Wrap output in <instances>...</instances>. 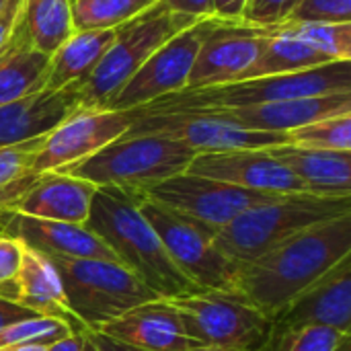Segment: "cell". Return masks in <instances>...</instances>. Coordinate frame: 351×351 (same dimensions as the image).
Returning a JSON list of instances; mask_svg holds the SVG:
<instances>
[{
	"instance_id": "cell-5",
	"label": "cell",
	"mask_w": 351,
	"mask_h": 351,
	"mask_svg": "<svg viewBox=\"0 0 351 351\" xmlns=\"http://www.w3.org/2000/svg\"><path fill=\"white\" fill-rule=\"evenodd\" d=\"M195 154L197 152L187 144L173 138L156 134H123L62 173L84 179L97 187L111 185L140 191L187 171Z\"/></svg>"
},
{
	"instance_id": "cell-33",
	"label": "cell",
	"mask_w": 351,
	"mask_h": 351,
	"mask_svg": "<svg viewBox=\"0 0 351 351\" xmlns=\"http://www.w3.org/2000/svg\"><path fill=\"white\" fill-rule=\"evenodd\" d=\"M300 0H247L243 23L257 27H278L288 21Z\"/></svg>"
},
{
	"instance_id": "cell-7",
	"label": "cell",
	"mask_w": 351,
	"mask_h": 351,
	"mask_svg": "<svg viewBox=\"0 0 351 351\" xmlns=\"http://www.w3.org/2000/svg\"><path fill=\"white\" fill-rule=\"evenodd\" d=\"M193 23H197V19L179 14L158 2L146 12L115 27L109 49L78 88L82 107L107 109L113 97L148 62V58Z\"/></svg>"
},
{
	"instance_id": "cell-16",
	"label": "cell",
	"mask_w": 351,
	"mask_h": 351,
	"mask_svg": "<svg viewBox=\"0 0 351 351\" xmlns=\"http://www.w3.org/2000/svg\"><path fill=\"white\" fill-rule=\"evenodd\" d=\"M206 23L208 19H202L171 37L165 45H160L148 58V62L123 84V88L113 97L107 109L132 111L160 97L183 90L187 86L189 72L204 39Z\"/></svg>"
},
{
	"instance_id": "cell-26",
	"label": "cell",
	"mask_w": 351,
	"mask_h": 351,
	"mask_svg": "<svg viewBox=\"0 0 351 351\" xmlns=\"http://www.w3.org/2000/svg\"><path fill=\"white\" fill-rule=\"evenodd\" d=\"M16 31L33 49L51 56L74 33L72 2L21 0Z\"/></svg>"
},
{
	"instance_id": "cell-9",
	"label": "cell",
	"mask_w": 351,
	"mask_h": 351,
	"mask_svg": "<svg viewBox=\"0 0 351 351\" xmlns=\"http://www.w3.org/2000/svg\"><path fill=\"white\" fill-rule=\"evenodd\" d=\"M138 206L142 216L156 230L175 267L197 290L234 292L241 265L220 253L214 243V228L144 197H140Z\"/></svg>"
},
{
	"instance_id": "cell-28",
	"label": "cell",
	"mask_w": 351,
	"mask_h": 351,
	"mask_svg": "<svg viewBox=\"0 0 351 351\" xmlns=\"http://www.w3.org/2000/svg\"><path fill=\"white\" fill-rule=\"evenodd\" d=\"M74 31L115 29L160 0H70Z\"/></svg>"
},
{
	"instance_id": "cell-10",
	"label": "cell",
	"mask_w": 351,
	"mask_h": 351,
	"mask_svg": "<svg viewBox=\"0 0 351 351\" xmlns=\"http://www.w3.org/2000/svg\"><path fill=\"white\" fill-rule=\"evenodd\" d=\"M125 134H156L179 140L191 150L226 152V150H263L288 144V134L257 132L243 128L212 111H175V113H136Z\"/></svg>"
},
{
	"instance_id": "cell-23",
	"label": "cell",
	"mask_w": 351,
	"mask_h": 351,
	"mask_svg": "<svg viewBox=\"0 0 351 351\" xmlns=\"http://www.w3.org/2000/svg\"><path fill=\"white\" fill-rule=\"evenodd\" d=\"M14 300L39 317L64 319L70 325H74L78 331H82V327L74 321L66 304L62 280L56 267L47 257L31 249H27L23 255L21 271L14 284Z\"/></svg>"
},
{
	"instance_id": "cell-27",
	"label": "cell",
	"mask_w": 351,
	"mask_h": 351,
	"mask_svg": "<svg viewBox=\"0 0 351 351\" xmlns=\"http://www.w3.org/2000/svg\"><path fill=\"white\" fill-rule=\"evenodd\" d=\"M325 64H331V60L325 53L317 51L315 47L304 43L302 39L288 33L282 25H278L276 33L271 35L269 43L263 47L259 58L237 80L263 78V76H284V74L313 70V68H319Z\"/></svg>"
},
{
	"instance_id": "cell-18",
	"label": "cell",
	"mask_w": 351,
	"mask_h": 351,
	"mask_svg": "<svg viewBox=\"0 0 351 351\" xmlns=\"http://www.w3.org/2000/svg\"><path fill=\"white\" fill-rule=\"evenodd\" d=\"M0 234L21 241L27 249L43 257L117 261L113 251L86 224L41 220L21 214H0Z\"/></svg>"
},
{
	"instance_id": "cell-37",
	"label": "cell",
	"mask_w": 351,
	"mask_h": 351,
	"mask_svg": "<svg viewBox=\"0 0 351 351\" xmlns=\"http://www.w3.org/2000/svg\"><path fill=\"white\" fill-rule=\"evenodd\" d=\"M171 10L191 16V19H212L214 16V2L212 0H160Z\"/></svg>"
},
{
	"instance_id": "cell-35",
	"label": "cell",
	"mask_w": 351,
	"mask_h": 351,
	"mask_svg": "<svg viewBox=\"0 0 351 351\" xmlns=\"http://www.w3.org/2000/svg\"><path fill=\"white\" fill-rule=\"evenodd\" d=\"M351 333H341L331 327H304L290 339L286 351H335L341 339Z\"/></svg>"
},
{
	"instance_id": "cell-21",
	"label": "cell",
	"mask_w": 351,
	"mask_h": 351,
	"mask_svg": "<svg viewBox=\"0 0 351 351\" xmlns=\"http://www.w3.org/2000/svg\"><path fill=\"white\" fill-rule=\"evenodd\" d=\"M243 128L257 132L288 134L292 130L304 128L308 123L351 113V95H325V97H300L271 101L241 109L212 111Z\"/></svg>"
},
{
	"instance_id": "cell-41",
	"label": "cell",
	"mask_w": 351,
	"mask_h": 351,
	"mask_svg": "<svg viewBox=\"0 0 351 351\" xmlns=\"http://www.w3.org/2000/svg\"><path fill=\"white\" fill-rule=\"evenodd\" d=\"M214 2V19L220 21H241L247 0H212Z\"/></svg>"
},
{
	"instance_id": "cell-17",
	"label": "cell",
	"mask_w": 351,
	"mask_h": 351,
	"mask_svg": "<svg viewBox=\"0 0 351 351\" xmlns=\"http://www.w3.org/2000/svg\"><path fill=\"white\" fill-rule=\"evenodd\" d=\"M187 171L261 193H311L306 185L269 152V148L199 152L193 156Z\"/></svg>"
},
{
	"instance_id": "cell-20",
	"label": "cell",
	"mask_w": 351,
	"mask_h": 351,
	"mask_svg": "<svg viewBox=\"0 0 351 351\" xmlns=\"http://www.w3.org/2000/svg\"><path fill=\"white\" fill-rule=\"evenodd\" d=\"M97 331L142 351H191L199 348L185 335L173 304L162 298L140 304Z\"/></svg>"
},
{
	"instance_id": "cell-32",
	"label": "cell",
	"mask_w": 351,
	"mask_h": 351,
	"mask_svg": "<svg viewBox=\"0 0 351 351\" xmlns=\"http://www.w3.org/2000/svg\"><path fill=\"white\" fill-rule=\"evenodd\" d=\"M286 23H351V0H300Z\"/></svg>"
},
{
	"instance_id": "cell-34",
	"label": "cell",
	"mask_w": 351,
	"mask_h": 351,
	"mask_svg": "<svg viewBox=\"0 0 351 351\" xmlns=\"http://www.w3.org/2000/svg\"><path fill=\"white\" fill-rule=\"evenodd\" d=\"M27 247L6 234H0V294L14 300V284L21 271Z\"/></svg>"
},
{
	"instance_id": "cell-19",
	"label": "cell",
	"mask_w": 351,
	"mask_h": 351,
	"mask_svg": "<svg viewBox=\"0 0 351 351\" xmlns=\"http://www.w3.org/2000/svg\"><path fill=\"white\" fill-rule=\"evenodd\" d=\"M82 109L78 86L43 88L0 107V148L25 144L49 134L68 115Z\"/></svg>"
},
{
	"instance_id": "cell-44",
	"label": "cell",
	"mask_w": 351,
	"mask_h": 351,
	"mask_svg": "<svg viewBox=\"0 0 351 351\" xmlns=\"http://www.w3.org/2000/svg\"><path fill=\"white\" fill-rule=\"evenodd\" d=\"M335 351H351V335H346V337L341 339V343L337 346V350Z\"/></svg>"
},
{
	"instance_id": "cell-4",
	"label": "cell",
	"mask_w": 351,
	"mask_h": 351,
	"mask_svg": "<svg viewBox=\"0 0 351 351\" xmlns=\"http://www.w3.org/2000/svg\"><path fill=\"white\" fill-rule=\"evenodd\" d=\"M351 214L350 197L286 193L257 204L216 230L214 243L230 261L245 265L286 239L327 220Z\"/></svg>"
},
{
	"instance_id": "cell-3",
	"label": "cell",
	"mask_w": 351,
	"mask_h": 351,
	"mask_svg": "<svg viewBox=\"0 0 351 351\" xmlns=\"http://www.w3.org/2000/svg\"><path fill=\"white\" fill-rule=\"evenodd\" d=\"M351 95V62H331L313 70L263 76L249 80H234L204 88H183L173 95L160 97L136 113H175V111H226L241 109L271 101Z\"/></svg>"
},
{
	"instance_id": "cell-46",
	"label": "cell",
	"mask_w": 351,
	"mask_h": 351,
	"mask_svg": "<svg viewBox=\"0 0 351 351\" xmlns=\"http://www.w3.org/2000/svg\"><path fill=\"white\" fill-rule=\"evenodd\" d=\"M4 2H6V0H0V8H2V4H4Z\"/></svg>"
},
{
	"instance_id": "cell-11",
	"label": "cell",
	"mask_w": 351,
	"mask_h": 351,
	"mask_svg": "<svg viewBox=\"0 0 351 351\" xmlns=\"http://www.w3.org/2000/svg\"><path fill=\"white\" fill-rule=\"evenodd\" d=\"M136 193L144 199L167 206L195 222H202L214 230H220L249 208L263 204L276 195H282L243 189L230 183L193 175L189 171L173 175L160 183L148 185Z\"/></svg>"
},
{
	"instance_id": "cell-12",
	"label": "cell",
	"mask_w": 351,
	"mask_h": 351,
	"mask_svg": "<svg viewBox=\"0 0 351 351\" xmlns=\"http://www.w3.org/2000/svg\"><path fill=\"white\" fill-rule=\"evenodd\" d=\"M132 121V111L82 107L39 140L25 175L62 173L121 138Z\"/></svg>"
},
{
	"instance_id": "cell-43",
	"label": "cell",
	"mask_w": 351,
	"mask_h": 351,
	"mask_svg": "<svg viewBox=\"0 0 351 351\" xmlns=\"http://www.w3.org/2000/svg\"><path fill=\"white\" fill-rule=\"evenodd\" d=\"M47 346H23V348H6L0 351H45Z\"/></svg>"
},
{
	"instance_id": "cell-14",
	"label": "cell",
	"mask_w": 351,
	"mask_h": 351,
	"mask_svg": "<svg viewBox=\"0 0 351 351\" xmlns=\"http://www.w3.org/2000/svg\"><path fill=\"white\" fill-rule=\"evenodd\" d=\"M274 33L276 27L208 19L185 88H204L237 80L259 58Z\"/></svg>"
},
{
	"instance_id": "cell-6",
	"label": "cell",
	"mask_w": 351,
	"mask_h": 351,
	"mask_svg": "<svg viewBox=\"0 0 351 351\" xmlns=\"http://www.w3.org/2000/svg\"><path fill=\"white\" fill-rule=\"evenodd\" d=\"M56 267L66 304L82 329H101L128 311L158 296L125 265L109 259L47 257Z\"/></svg>"
},
{
	"instance_id": "cell-15",
	"label": "cell",
	"mask_w": 351,
	"mask_h": 351,
	"mask_svg": "<svg viewBox=\"0 0 351 351\" xmlns=\"http://www.w3.org/2000/svg\"><path fill=\"white\" fill-rule=\"evenodd\" d=\"M95 191L97 185L66 173L21 175L0 187V214L86 224Z\"/></svg>"
},
{
	"instance_id": "cell-39",
	"label": "cell",
	"mask_w": 351,
	"mask_h": 351,
	"mask_svg": "<svg viewBox=\"0 0 351 351\" xmlns=\"http://www.w3.org/2000/svg\"><path fill=\"white\" fill-rule=\"evenodd\" d=\"M21 12V0H6L0 8V51L6 47Z\"/></svg>"
},
{
	"instance_id": "cell-1",
	"label": "cell",
	"mask_w": 351,
	"mask_h": 351,
	"mask_svg": "<svg viewBox=\"0 0 351 351\" xmlns=\"http://www.w3.org/2000/svg\"><path fill=\"white\" fill-rule=\"evenodd\" d=\"M346 255H351V214L315 224L241 265L234 292L274 319Z\"/></svg>"
},
{
	"instance_id": "cell-8",
	"label": "cell",
	"mask_w": 351,
	"mask_h": 351,
	"mask_svg": "<svg viewBox=\"0 0 351 351\" xmlns=\"http://www.w3.org/2000/svg\"><path fill=\"white\" fill-rule=\"evenodd\" d=\"M185 335L199 348L261 351L271 331V319L228 290H197L169 300Z\"/></svg>"
},
{
	"instance_id": "cell-36",
	"label": "cell",
	"mask_w": 351,
	"mask_h": 351,
	"mask_svg": "<svg viewBox=\"0 0 351 351\" xmlns=\"http://www.w3.org/2000/svg\"><path fill=\"white\" fill-rule=\"evenodd\" d=\"M39 140L41 138L25 142V144H16V146L0 148V187L8 185L10 181L27 173L29 162L39 146Z\"/></svg>"
},
{
	"instance_id": "cell-25",
	"label": "cell",
	"mask_w": 351,
	"mask_h": 351,
	"mask_svg": "<svg viewBox=\"0 0 351 351\" xmlns=\"http://www.w3.org/2000/svg\"><path fill=\"white\" fill-rule=\"evenodd\" d=\"M49 56L33 49L21 33L12 31L0 51V107L45 88Z\"/></svg>"
},
{
	"instance_id": "cell-13",
	"label": "cell",
	"mask_w": 351,
	"mask_h": 351,
	"mask_svg": "<svg viewBox=\"0 0 351 351\" xmlns=\"http://www.w3.org/2000/svg\"><path fill=\"white\" fill-rule=\"evenodd\" d=\"M315 325L351 333V255L335 263L271 319L269 339L261 351H286L294 333Z\"/></svg>"
},
{
	"instance_id": "cell-22",
	"label": "cell",
	"mask_w": 351,
	"mask_h": 351,
	"mask_svg": "<svg viewBox=\"0 0 351 351\" xmlns=\"http://www.w3.org/2000/svg\"><path fill=\"white\" fill-rule=\"evenodd\" d=\"M269 152L288 167L311 193L329 197L351 195V152L302 148L294 144L274 146Z\"/></svg>"
},
{
	"instance_id": "cell-31",
	"label": "cell",
	"mask_w": 351,
	"mask_h": 351,
	"mask_svg": "<svg viewBox=\"0 0 351 351\" xmlns=\"http://www.w3.org/2000/svg\"><path fill=\"white\" fill-rule=\"evenodd\" d=\"M288 144L319 150L351 152V113L327 117L288 132Z\"/></svg>"
},
{
	"instance_id": "cell-45",
	"label": "cell",
	"mask_w": 351,
	"mask_h": 351,
	"mask_svg": "<svg viewBox=\"0 0 351 351\" xmlns=\"http://www.w3.org/2000/svg\"><path fill=\"white\" fill-rule=\"evenodd\" d=\"M191 351H237V350H222V348H195Z\"/></svg>"
},
{
	"instance_id": "cell-30",
	"label": "cell",
	"mask_w": 351,
	"mask_h": 351,
	"mask_svg": "<svg viewBox=\"0 0 351 351\" xmlns=\"http://www.w3.org/2000/svg\"><path fill=\"white\" fill-rule=\"evenodd\" d=\"M74 331L78 329L64 319L31 317L0 331V350L23 346H49L62 337L72 335Z\"/></svg>"
},
{
	"instance_id": "cell-40",
	"label": "cell",
	"mask_w": 351,
	"mask_h": 351,
	"mask_svg": "<svg viewBox=\"0 0 351 351\" xmlns=\"http://www.w3.org/2000/svg\"><path fill=\"white\" fill-rule=\"evenodd\" d=\"M82 351H142L130 346H123L107 335H103L101 331H93V329H84V343Z\"/></svg>"
},
{
	"instance_id": "cell-38",
	"label": "cell",
	"mask_w": 351,
	"mask_h": 351,
	"mask_svg": "<svg viewBox=\"0 0 351 351\" xmlns=\"http://www.w3.org/2000/svg\"><path fill=\"white\" fill-rule=\"evenodd\" d=\"M31 317H39V315H35L33 311L25 308L16 300L6 298V296L0 294V331L10 327V325H14V323H19V321L31 319Z\"/></svg>"
},
{
	"instance_id": "cell-42",
	"label": "cell",
	"mask_w": 351,
	"mask_h": 351,
	"mask_svg": "<svg viewBox=\"0 0 351 351\" xmlns=\"http://www.w3.org/2000/svg\"><path fill=\"white\" fill-rule=\"evenodd\" d=\"M82 343H84V329L82 331H74L68 337H62L53 343H49L45 351H82Z\"/></svg>"
},
{
	"instance_id": "cell-24",
	"label": "cell",
	"mask_w": 351,
	"mask_h": 351,
	"mask_svg": "<svg viewBox=\"0 0 351 351\" xmlns=\"http://www.w3.org/2000/svg\"><path fill=\"white\" fill-rule=\"evenodd\" d=\"M115 29L74 31L51 56L45 88L58 90L68 86H82L93 70L103 60L113 41Z\"/></svg>"
},
{
	"instance_id": "cell-29",
	"label": "cell",
	"mask_w": 351,
	"mask_h": 351,
	"mask_svg": "<svg viewBox=\"0 0 351 351\" xmlns=\"http://www.w3.org/2000/svg\"><path fill=\"white\" fill-rule=\"evenodd\" d=\"M282 27L331 62H351V23H284Z\"/></svg>"
},
{
	"instance_id": "cell-2",
	"label": "cell",
	"mask_w": 351,
	"mask_h": 351,
	"mask_svg": "<svg viewBox=\"0 0 351 351\" xmlns=\"http://www.w3.org/2000/svg\"><path fill=\"white\" fill-rule=\"evenodd\" d=\"M138 202L136 191L111 185L97 187L86 226L158 298L171 300L197 292L171 261L156 230L142 216Z\"/></svg>"
}]
</instances>
